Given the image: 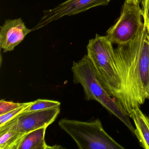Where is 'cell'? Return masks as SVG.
Segmentation results:
<instances>
[{"label":"cell","instance_id":"9","mask_svg":"<svg viewBox=\"0 0 149 149\" xmlns=\"http://www.w3.org/2000/svg\"><path fill=\"white\" fill-rule=\"evenodd\" d=\"M135 124V136L141 146L149 149V118L143 113L139 107L133 109L129 113Z\"/></svg>","mask_w":149,"mask_h":149},{"label":"cell","instance_id":"15","mask_svg":"<svg viewBox=\"0 0 149 149\" xmlns=\"http://www.w3.org/2000/svg\"><path fill=\"white\" fill-rule=\"evenodd\" d=\"M143 21L149 26V0H143Z\"/></svg>","mask_w":149,"mask_h":149},{"label":"cell","instance_id":"6","mask_svg":"<svg viewBox=\"0 0 149 149\" xmlns=\"http://www.w3.org/2000/svg\"><path fill=\"white\" fill-rule=\"evenodd\" d=\"M60 111L59 107L22 112L1 126L0 130H14L27 134L35 130L49 126L55 121Z\"/></svg>","mask_w":149,"mask_h":149},{"label":"cell","instance_id":"8","mask_svg":"<svg viewBox=\"0 0 149 149\" xmlns=\"http://www.w3.org/2000/svg\"><path fill=\"white\" fill-rule=\"evenodd\" d=\"M31 32L21 18L6 21L1 26L0 48L5 53L13 51Z\"/></svg>","mask_w":149,"mask_h":149},{"label":"cell","instance_id":"11","mask_svg":"<svg viewBox=\"0 0 149 149\" xmlns=\"http://www.w3.org/2000/svg\"><path fill=\"white\" fill-rule=\"evenodd\" d=\"M26 135L14 130H0V149H19Z\"/></svg>","mask_w":149,"mask_h":149},{"label":"cell","instance_id":"21","mask_svg":"<svg viewBox=\"0 0 149 149\" xmlns=\"http://www.w3.org/2000/svg\"></svg>","mask_w":149,"mask_h":149},{"label":"cell","instance_id":"3","mask_svg":"<svg viewBox=\"0 0 149 149\" xmlns=\"http://www.w3.org/2000/svg\"><path fill=\"white\" fill-rule=\"evenodd\" d=\"M112 44L106 36L97 34L95 38L89 41L87 55L93 63L101 85L122 104L121 83L116 68L115 49Z\"/></svg>","mask_w":149,"mask_h":149},{"label":"cell","instance_id":"20","mask_svg":"<svg viewBox=\"0 0 149 149\" xmlns=\"http://www.w3.org/2000/svg\"><path fill=\"white\" fill-rule=\"evenodd\" d=\"M148 117H149V116H148Z\"/></svg>","mask_w":149,"mask_h":149},{"label":"cell","instance_id":"2","mask_svg":"<svg viewBox=\"0 0 149 149\" xmlns=\"http://www.w3.org/2000/svg\"><path fill=\"white\" fill-rule=\"evenodd\" d=\"M71 70L73 82L74 84H79L82 86L85 99L99 102L135 134V129L131 123L129 113L119 102L111 97L101 85L93 63L88 55L84 56L78 61L73 62Z\"/></svg>","mask_w":149,"mask_h":149},{"label":"cell","instance_id":"7","mask_svg":"<svg viewBox=\"0 0 149 149\" xmlns=\"http://www.w3.org/2000/svg\"><path fill=\"white\" fill-rule=\"evenodd\" d=\"M111 0H67L53 9L43 11V15L33 31L65 16H70L85 12L91 8L108 5Z\"/></svg>","mask_w":149,"mask_h":149},{"label":"cell","instance_id":"5","mask_svg":"<svg viewBox=\"0 0 149 149\" xmlns=\"http://www.w3.org/2000/svg\"><path fill=\"white\" fill-rule=\"evenodd\" d=\"M143 12L139 4L125 0L120 17L106 32V36L112 44H127L137 35L144 25Z\"/></svg>","mask_w":149,"mask_h":149},{"label":"cell","instance_id":"10","mask_svg":"<svg viewBox=\"0 0 149 149\" xmlns=\"http://www.w3.org/2000/svg\"><path fill=\"white\" fill-rule=\"evenodd\" d=\"M43 127L27 133L19 149H49L63 148L60 146L48 145L45 141L46 130Z\"/></svg>","mask_w":149,"mask_h":149},{"label":"cell","instance_id":"16","mask_svg":"<svg viewBox=\"0 0 149 149\" xmlns=\"http://www.w3.org/2000/svg\"><path fill=\"white\" fill-rule=\"evenodd\" d=\"M127 2L130 3L135 4H139L141 0H125Z\"/></svg>","mask_w":149,"mask_h":149},{"label":"cell","instance_id":"13","mask_svg":"<svg viewBox=\"0 0 149 149\" xmlns=\"http://www.w3.org/2000/svg\"><path fill=\"white\" fill-rule=\"evenodd\" d=\"M32 102L26 103H15L2 100L0 101V115L18 109L20 107L27 106L32 103Z\"/></svg>","mask_w":149,"mask_h":149},{"label":"cell","instance_id":"14","mask_svg":"<svg viewBox=\"0 0 149 149\" xmlns=\"http://www.w3.org/2000/svg\"><path fill=\"white\" fill-rule=\"evenodd\" d=\"M29 105L20 107L3 115H0V127L19 115L20 113H22L24 110Z\"/></svg>","mask_w":149,"mask_h":149},{"label":"cell","instance_id":"18","mask_svg":"<svg viewBox=\"0 0 149 149\" xmlns=\"http://www.w3.org/2000/svg\"><path fill=\"white\" fill-rule=\"evenodd\" d=\"M148 39H149V36H148Z\"/></svg>","mask_w":149,"mask_h":149},{"label":"cell","instance_id":"1","mask_svg":"<svg viewBox=\"0 0 149 149\" xmlns=\"http://www.w3.org/2000/svg\"><path fill=\"white\" fill-rule=\"evenodd\" d=\"M149 33L146 24L129 43L115 49L116 68L121 83L122 106L130 113L149 96Z\"/></svg>","mask_w":149,"mask_h":149},{"label":"cell","instance_id":"4","mask_svg":"<svg viewBox=\"0 0 149 149\" xmlns=\"http://www.w3.org/2000/svg\"><path fill=\"white\" fill-rule=\"evenodd\" d=\"M59 127L68 134L80 149H124L104 130L100 119L84 122L64 118Z\"/></svg>","mask_w":149,"mask_h":149},{"label":"cell","instance_id":"12","mask_svg":"<svg viewBox=\"0 0 149 149\" xmlns=\"http://www.w3.org/2000/svg\"><path fill=\"white\" fill-rule=\"evenodd\" d=\"M61 102L57 101L47 99H37L33 102L32 103L28 106L22 112L42 110L55 107H59L61 106Z\"/></svg>","mask_w":149,"mask_h":149},{"label":"cell","instance_id":"17","mask_svg":"<svg viewBox=\"0 0 149 149\" xmlns=\"http://www.w3.org/2000/svg\"><path fill=\"white\" fill-rule=\"evenodd\" d=\"M146 26H147V29H148V32H149V26H148V25H146Z\"/></svg>","mask_w":149,"mask_h":149},{"label":"cell","instance_id":"19","mask_svg":"<svg viewBox=\"0 0 149 149\" xmlns=\"http://www.w3.org/2000/svg\"><path fill=\"white\" fill-rule=\"evenodd\" d=\"M148 98H149V97H148Z\"/></svg>","mask_w":149,"mask_h":149}]
</instances>
